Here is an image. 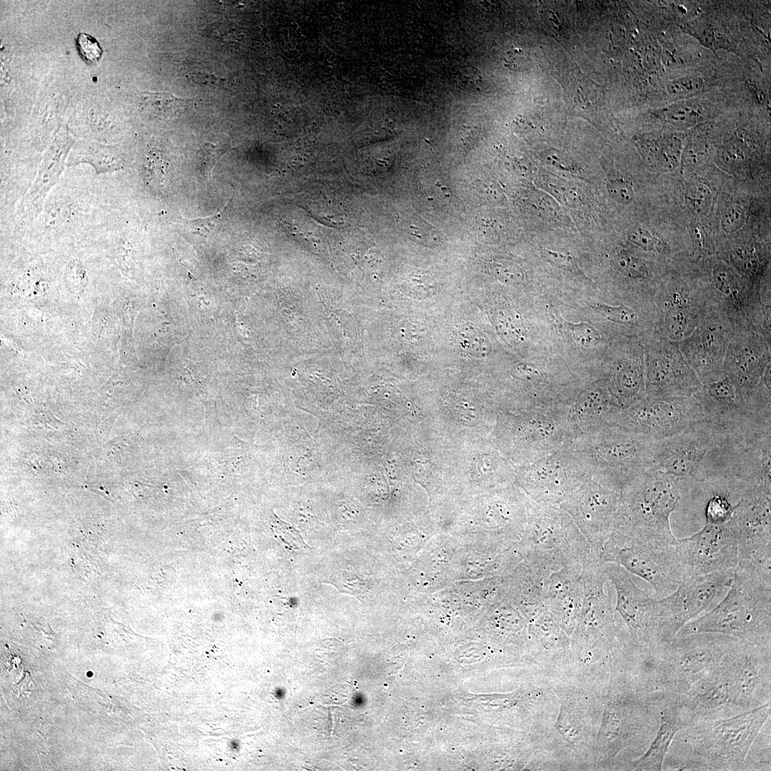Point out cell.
<instances>
[{"mask_svg": "<svg viewBox=\"0 0 771 771\" xmlns=\"http://www.w3.org/2000/svg\"><path fill=\"white\" fill-rule=\"evenodd\" d=\"M742 712L771 700V647L742 640L722 662Z\"/></svg>", "mask_w": 771, "mask_h": 771, "instance_id": "cell-20", "label": "cell"}, {"mask_svg": "<svg viewBox=\"0 0 771 771\" xmlns=\"http://www.w3.org/2000/svg\"><path fill=\"white\" fill-rule=\"evenodd\" d=\"M733 569L685 578L657 600V639L669 643L688 622L700 615L730 587Z\"/></svg>", "mask_w": 771, "mask_h": 771, "instance_id": "cell-12", "label": "cell"}, {"mask_svg": "<svg viewBox=\"0 0 771 771\" xmlns=\"http://www.w3.org/2000/svg\"><path fill=\"white\" fill-rule=\"evenodd\" d=\"M693 105L682 104L671 107L668 111L670 119L678 121H690L699 116L700 112Z\"/></svg>", "mask_w": 771, "mask_h": 771, "instance_id": "cell-48", "label": "cell"}, {"mask_svg": "<svg viewBox=\"0 0 771 771\" xmlns=\"http://www.w3.org/2000/svg\"><path fill=\"white\" fill-rule=\"evenodd\" d=\"M605 573L616 592L615 610L628 630L630 645L643 649L660 645L657 639V600L640 588L633 575L612 563H603Z\"/></svg>", "mask_w": 771, "mask_h": 771, "instance_id": "cell-19", "label": "cell"}, {"mask_svg": "<svg viewBox=\"0 0 771 771\" xmlns=\"http://www.w3.org/2000/svg\"><path fill=\"white\" fill-rule=\"evenodd\" d=\"M606 700L598 752L603 763L608 765L622 750L647 734H655L660 718L648 695L622 670L613 674Z\"/></svg>", "mask_w": 771, "mask_h": 771, "instance_id": "cell-8", "label": "cell"}, {"mask_svg": "<svg viewBox=\"0 0 771 771\" xmlns=\"http://www.w3.org/2000/svg\"><path fill=\"white\" fill-rule=\"evenodd\" d=\"M568 406L528 408L510 422L515 449L523 465L546 457L572 439L567 411Z\"/></svg>", "mask_w": 771, "mask_h": 771, "instance_id": "cell-17", "label": "cell"}, {"mask_svg": "<svg viewBox=\"0 0 771 771\" xmlns=\"http://www.w3.org/2000/svg\"><path fill=\"white\" fill-rule=\"evenodd\" d=\"M460 545L453 537L445 536L433 537L427 543L408 570L416 595L438 591L451 583V561Z\"/></svg>", "mask_w": 771, "mask_h": 771, "instance_id": "cell-24", "label": "cell"}, {"mask_svg": "<svg viewBox=\"0 0 771 771\" xmlns=\"http://www.w3.org/2000/svg\"><path fill=\"white\" fill-rule=\"evenodd\" d=\"M522 323L512 312L501 311L495 316V326L503 337L512 343L522 341L524 331Z\"/></svg>", "mask_w": 771, "mask_h": 771, "instance_id": "cell-33", "label": "cell"}, {"mask_svg": "<svg viewBox=\"0 0 771 771\" xmlns=\"http://www.w3.org/2000/svg\"><path fill=\"white\" fill-rule=\"evenodd\" d=\"M620 270L632 278H641L648 273L645 263L638 258L629 255H620L616 258Z\"/></svg>", "mask_w": 771, "mask_h": 771, "instance_id": "cell-43", "label": "cell"}, {"mask_svg": "<svg viewBox=\"0 0 771 771\" xmlns=\"http://www.w3.org/2000/svg\"><path fill=\"white\" fill-rule=\"evenodd\" d=\"M545 259L555 266L565 270L573 271L576 266L573 257L550 250H545L542 252Z\"/></svg>", "mask_w": 771, "mask_h": 771, "instance_id": "cell-49", "label": "cell"}, {"mask_svg": "<svg viewBox=\"0 0 771 771\" xmlns=\"http://www.w3.org/2000/svg\"><path fill=\"white\" fill-rule=\"evenodd\" d=\"M591 308L606 319L618 323H631L635 321L636 317V314L633 309L623 305L612 306L604 303H595L591 306Z\"/></svg>", "mask_w": 771, "mask_h": 771, "instance_id": "cell-36", "label": "cell"}, {"mask_svg": "<svg viewBox=\"0 0 771 771\" xmlns=\"http://www.w3.org/2000/svg\"><path fill=\"white\" fill-rule=\"evenodd\" d=\"M517 546L502 549L481 544L460 545L450 565V582L509 574L521 561Z\"/></svg>", "mask_w": 771, "mask_h": 771, "instance_id": "cell-22", "label": "cell"}, {"mask_svg": "<svg viewBox=\"0 0 771 771\" xmlns=\"http://www.w3.org/2000/svg\"><path fill=\"white\" fill-rule=\"evenodd\" d=\"M233 206L231 198L217 213L205 218L183 219L188 229L201 236H210L220 233L228 224Z\"/></svg>", "mask_w": 771, "mask_h": 771, "instance_id": "cell-31", "label": "cell"}, {"mask_svg": "<svg viewBox=\"0 0 771 771\" xmlns=\"http://www.w3.org/2000/svg\"><path fill=\"white\" fill-rule=\"evenodd\" d=\"M555 319L563 330L565 331L579 345L593 347L599 343L600 336L598 331L589 323L585 322L570 323L564 321L558 315H556Z\"/></svg>", "mask_w": 771, "mask_h": 771, "instance_id": "cell-32", "label": "cell"}, {"mask_svg": "<svg viewBox=\"0 0 771 771\" xmlns=\"http://www.w3.org/2000/svg\"><path fill=\"white\" fill-rule=\"evenodd\" d=\"M537 183L565 206L575 208L581 202L580 196L573 185L557 176L548 173L539 174Z\"/></svg>", "mask_w": 771, "mask_h": 771, "instance_id": "cell-29", "label": "cell"}, {"mask_svg": "<svg viewBox=\"0 0 771 771\" xmlns=\"http://www.w3.org/2000/svg\"><path fill=\"white\" fill-rule=\"evenodd\" d=\"M457 417L467 425H473L479 420V415L475 408L468 403H460L457 407Z\"/></svg>", "mask_w": 771, "mask_h": 771, "instance_id": "cell-51", "label": "cell"}, {"mask_svg": "<svg viewBox=\"0 0 771 771\" xmlns=\"http://www.w3.org/2000/svg\"><path fill=\"white\" fill-rule=\"evenodd\" d=\"M702 420L701 405L694 395L643 396L623 408L615 424L660 440Z\"/></svg>", "mask_w": 771, "mask_h": 771, "instance_id": "cell-13", "label": "cell"}, {"mask_svg": "<svg viewBox=\"0 0 771 771\" xmlns=\"http://www.w3.org/2000/svg\"><path fill=\"white\" fill-rule=\"evenodd\" d=\"M694 482L649 468L620 491L613 530L629 537L668 546L677 538L670 528V515L690 499Z\"/></svg>", "mask_w": 771, "mask_h": 771, "instance_id": "cell-4", "label": "cell"}, {"mask_svg": "<svg viewBox=\"0 0 771 771\" xmlns=\"http://www.w3.org/2000/svg\"><path fill=\"white\" fill-rule=\"evenodd\" d=\"M745 219L743 208L737 203L729 205L724 211L721 224L727 233H733L740 229Z\"/></svg>", "mask_w": 771, "mask_h": 771, "instance_id": "cell-40", "label": "cell"}, {"mask_svg": "<svg viewBox=\"0 0 771 771\" xmlns=\"http://www.w3.org/2000/svg\"><path fill=\"white\" fill-rule=\"evenodd\" d=\"M493 273L500 281L509 284H520L524 279V274L518 265L510 262H497L492 268Z\"/></svg>", "mask_w": 771, "mask_h": 771, "instance_id": "cell-38", "label": "cell"}, {"mask_svg": "<svg viewBox=\"0 0 771 771\" xmlns=\"http://www.w3.org/2000/svg\"><path fill=\"white\" fill-rule=\"evenodd\" d=\"M599 560L617 564L643 579L660 598L672 593L683 580L674 544L659 545L615 530L603 544Z\"/></svg>", "mask_w": 771, "mask_h": 771, "instance_id": "cell-9", "label": "cell"}, {"mask_svg": "<svg viewBox=\"0 0 771 771\" xmlns=\"http://www.w3.org/2000/svg\"><path fill=\"white\" fill-rule=\"evenodd\" d=\"M408 221V231L411 236L416 238L417 242H420L422 244L434 243L435 241L434 235V229L432 228L428 223H425L423 220L418 217L414 219L411 218Z\"/></svg>", "mask_w": 771, "mask_h": 771, "instance_id": "cell-45", "label": "cell"}, {"mask_svg": "<svg viewBox=\"0 0 771 771\" xmlns=\"http://www.w3.org/2000/svg\"><path fill=\"white\" fill-rule=\"evenodd\" d=\"M590 476L567 445L558 451L521 467L518 480L530 499L559 505Z\"/></svg>", "mask_w": 771, "mask_h": 771, "instance_id": "cell-16", "label": "cell"}, {"mask_svg": "<svg viewBox=\"0 0 771 771\" xmlns=\"http://www.w3.org/2000/svg\"><path fill=\"white\" fill-rule=\"evenodd\" d=\"M674 548L683 580L733 569L739 560L737 539L729 520L705 523L693 535L676 538Z\"/></svg>", "mask_w": 771, "mask_h": 771, "instance_id": "cell-18", "label": "cell"}, {"mask_svg": "<svg viewBox=\"0 0 771 771\" xmlns=\"http://www.w3.org/2000/svg\"><path fill=\"white\" fill-rule=\"evenodd\" d=\"M77 46L81 56L88 64L96 62L101 56L102 51L99 43L86 34H79Z\"/></svg>", "mask_w": 771, "mask_h": 771, "instance_id": "cell-41", "label": "cell"}, {"mask_svg": "<svg viewBox=\"0 0 771 771\" xmlns=\"http://www.w3.org/2000/svg\"><path fill=\"white\" fill-rule=\"evenodd\" d=\"M628 237L631 242L645 250L660 249V241L647 231L640 227L631 228L628 233Z\"/></svg>", "mask_w": 771, "mask_h": 771, "instance_id": "cell-46", "label": "cell"}, {"mask_svg": "<svg viewBox=\"0 0 771 771\" xmlns=\"http://www.w3.org/2000/svg\"><path fill=\"white\" fill-rule=\"evenodd\" d=\"M583 603L575 628L574 642L578 645L597 646L605 651L620 647L628 635L614 620L610 581L603 563L582 568Z\"/></svg>", "mask_w": 771, "mask_h": 771, "instance_id": "cell-10", "label": "cell"}, {"mask_svg": "<svg viewBox=\"0 0 771 771\" xmlns=\"http://www.w3.org/2000/svg\"><path fill=\"white\" fill-rule=\"evenodd\" d=\"M714 281L717 289L725 295L737 292V281L733 274L722 266H716L713 272Z\"/></svg>", "mask_w": 771, "mask_h": 771, "instance_id": "cell-44", "label": "cell"}, {"mask_svg": "<svg viewBox=\"0 0 771 771\" xmlns=\"http://www.w3.org/2000/svg\"><path fill=\"white\" fill-rule=\"evenodd\" d=\"M460 347L470 356L482 358L492 352V344L479 328L470 323L461 324L457 331Z\"/></svg>", "mask_w": 771, "mask_h": 771, "instance_id": "cell-30", "label": "cell"}, {"mask_svg": "<svg viewBox=\"0 0 771 771\" xmlns=\"http://www.w3.org/2000/svg\"><path fill=\"white\" fill-rule=\"evenodd\" d=\"M657 441L613 423L578 435L567 445L590 475L606 478L622 488L652 468Z\"/></svg>", "mask_w": 771, "mask_h": 771, "instance_id": "cell-6", "label": "cell"}, {"mask_svg": "<svg viewBox=\"0 0 771 771\" xmlns=\"http://www.w3.org/2000/svg\"><path fill=\"white\" fill-rule=\"evenodd\" d=\"M620 491L613 482L590 475L560 505L590 544L598 560L603 544L613 530Z\"/></svg>", "mask_w": 771, "mask_h": 771, "instance_id": "cell-14", "label": "cell"}, {"mask_svg": "<svg viewBox=\"0 0 771 771\" xmlns=\"http://www.w3.org/2000/svg\"><path fill=\"white\" fill-rule=\"evenodd\" d=\"M771 702L734 716L701 722L674 737L667 770H744L751 745L771 714Z\"/></svg>", "mask_w": 771, "mask_h": 771, "instance_id": "cell-2", "label": "cell"}, {"mask_svg": "<svg viewBox=\"0 0 771 771\" xmlns=\"http://www.w3.org/2000/svg\"><path fill=\"white\" fill-rule=\"evenodd\" d=\"M57 183L48 195L39 216L25 230L34 237L89 233L102 218L103 206L90 187L66 181Z\"/></svg>", "mask_w": 771, "mask_h": 771, "instance_id": "cell-11", "label": "cell"}, {"mask_svg": "<svg viewBox=\"0 0 771 771\" xmlns=\"http://www.w3.org/2000/svg\"><path fill=\"white\" fill-rule=\"evenodd\" d=\"M649 700L659 711V729L647 752L632 761V770H662L665 757L674 737L685 727L676 712L672 697L661 693H652L649 695Z\"/></svg>", "mask_w": 771, "mask_h": 771, "instance_id": "cell-27", "label": "cell"}, {"mask_svg": "<svg viewBox=\"0 0 771 771\" xmlns=\"http://www.w3.org/2000/svg\"><path fill=\"white\" fill-rule=\"evenodd\" d=\"M543 158L547 164L565 171H573L572 162L563 153L555 151H549L543 155Z\"/></svg>", "mask_w": 771, "mask_h": 771, "instance_id": "cell-50", "label": "cell"}, {"mask_svg": "<svg viewBox=\"0 0 771 771\" xmlns=\"http://www.w3.org/2000/svg\"><path fill=\"white\" fill-rule=\"evenodd\" d=\"M517 548L524 562L549 574L563 568L600 563L566 511L559 505L531 499Z\"/></svg>", "mask_w": 771, "mask_h": 771, "instance_id": "cell-5", "label": "cell"}, {"mask_svg": "<svg viewBox=\"0 0 771 771\" xmlns=\"http://www.w3.org/2000/svg\"><path fill=\"white\" fill-rule=\"evenodd\" d=\"M685 199L690 210L700 213L704 211L709 206L711 194L705 185L695 183L688 186L685 193Z\"/></svg>", "mask_w": 771, "mask_h": 771, "instance_id": "cell-37", "label": "cell"}, {"mask_svg": "<svg viewBox=\"0 0 771 771\" xmlns=\"http://www.w3.org/2000/svg\"><path fill=\"white\" fill-rule=\"evenodd\" d=\"M71 141L59 136L46 154L31 186L23 196L16 211V221L20 229H26L41 213L49 193L61 175Z\"/></svg>", "mask_w": 771, "mask_h": 771, "instance_id": "cell-23", "label": "cell"}, {"mask_svg": "<svg viewBox=\"0 0 771 771\" xmlns=\"http://www.w3.org/2000/svg\"><path fill=\"white\" fill-rule=\"evenodd\" d=\"M729 521L737 539L738 563L771 566V484L745 490Z\"/></svg>", "mask_w": 771, "mask_h": 771, "instance_id": "cell-15", "label": "cell"}, {"mask_svg": "<svg viewBox=\"0 0 771 771\" xmlns=\"http://www.w3.org/2000/svg\"><path fill=\"white\" fill-rule=\"evenodd\" d=\"M770 451L707 420L657 440L652 468L692 482L762 483L770 476Z\"/></svg>", "mask_w": 771, "mask_h": 771, "instance_id": "cell-1", "label": "cell"}, {"mask_svg": "<svg viewBox=\"0 0 771 771\" xmlns=\"http://www.w3.org/2000/svg\"><path fill=\"white\" fill-rule=\"evenodd\" d=\"M622 407L600 386L583 390L568 406L567 417L573 438L616 423Z\"/></svg>", "mask_w": 771, "mask_h": 771, "instance_id": "cell-26", "label": "cell"}, {"mask_svg": "<svg viewBox=\"0 0 771 771\" xmlns=\"http://www.w3.org/2000/svg\"><path fill=\"white\" fill-rule=\"evenodd\" d=\"M582 567L563 568L548 578L545 608L555 623L568 635L574 630L583 603Z\"/></svg>", "mask_w": 771, "mask_h": 771, "instance_id": "cell-25", "label": "cell"}, {"mask_svg": "<svg viewBox=\"0 0 771 771\" xmlns=\"http://www.w3.org/2000/svg\"><path fill=\"white\" fill-rule=\"evenodd\" d=\"M674 700L676 712L685 727L743 712L721 663Z\"/></svg>", "mask_w": 771, "mask_h": 771, "instance_id": "cell-21", "label": "cell"}, {"mask_svg": "<svg viewBox=\"0 0 771 771\" xmlns=\"http://www.w3.org/2000/svg\"><path fill=\"white\" fill-rule=\"evenodd\" d=\"M459 84L464 88L475 89L482 82L479 70L472 66H463L457 75Z\"/></svg>", "mask_w": 771, "mask_h": 771, "instance_id": "cell-47", "label": "cell"}, {"mask_svg": "<svg viewBox=\"0 0 771 771\" xmlns=\"http://www.w3.org/2000/svg\"><path fill=\"white\" fill-rule=\"evenodd\" d=\"M188 100L169 93L145 92L141 97V110L149 116L166 119L175 116L186 105Z\"/></svg>", "mask_w": 771, "mask_h": 771, "instance_id": "cell-28", "label": "cell"}, {"mask_svg": "<svg viewBox=\"0 0 771 771\" xmlns=\"http://www.w3.org/2000/svg\"><path fill=\"white\" fill-rule=\"evenodd\" d=\"M740 640L717 633L675 636L660 647L651 693L683 695L715 669Z\"/></svg>", "mask_w": 771, "mask_h": 771, "instance_id": "cell-7", "label": "cell"}, {"mask_svg": "<svg viewBox=\"0 0 771 771\" xmlns=\"http://www.w3.org/2000/svg\"><path fill=\"white\" fill-rule=\"evenodd\" d=\"M728 588L716 607L688 622L675 636L717 633L771 647V566L737 563Z\"/></svg>", "mask_w": 771, "mask_h": 771, "instance_id": "cell-3", "label": "cell"}, {"mask_svg": "<svg viewBox=\"0 0 771 771\" xmlns=\"http://www.w3.org/2000/svg\"><path fill=\"white\" fill-rule=\"evenodd\" d=\"M607 190L610 197L618 203L629 204L633 200V188L630 183L623 178L609 179L607 183Z\"/></svg>", "mask_w": 771, "mask_h": 771, "instance_id": "cell-39", "label": "cell"}, {"mask_svg": "<svg viewBox=\"0 0 771 771\" xmlns=\"http://www.w3.org/2000/svg\"><path fill=\"white\" fill-rule=\"evenodd\" d=\"M701 82L694 78H685L672 82L670 86L674 93H687L700 87Z\"/></svg>", "mask_w": 771, "mask_h": 771, "instance_id": "cell-52", "label": "cell"}, {"mask_svg": "<svg viewBox=\"0 0 771 771\" xmlns=\"http://www.w3.org/2000/svg\"><path fill=\"white\" fill-rule=\"evenodd\" d=\"M758 744L760 747L757 748L752 742V757L745 758L744 770H770V729L767 730L764 740Z\"/></svg>", "mask_w": 771, "mask_h": 771, "instance_id": "cell-34", "label": "cell"}, {"mask_svg": "<svg viewBox=\"0 0 771 771\" xmlns=\"http://www.w3.org/2000/svg\"><path fill=\"white\" fill-rule=\"evenodd\" d=\"M219 143H209L198 153V169L205 182L208 181L216 161L226 151Z\"/></svg>", "mask_w": 771, "mask_h": 771, "instance_id": "cell-35", "label": "cell"}, {"mask_svg": "<svg viewBox=\"0 0 771 771\" xmlns=\"http://www.w3.org/2000/svg\"><path fill=\"white\" fill-rule=\"evenodd\" d=\"M688 317L680 309L670 310L665 316V325L670 336L675 339L683 336L687 326Z\"/></svg>", "mask_w": 771, "mask_h": 771, "instance_id": "cell-42", "label": "cell"}]
</instances>
